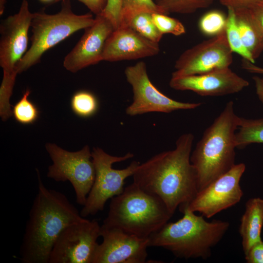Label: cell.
<instances>
[{"label":"cell","mask_w":263,"mask_h":263,"mask_svg":"<svg viewBox=\"0 0 263 263\" xmlns=\"http://www.w3.org/2000/svg\"><path fill=\"white\" fill-rule=\"evenodd\" d=\"M194 139L191 133L180 135L175 149L140 163L132 175L134 184L161 199L172 215L198 192L196 173L190 162Z\"/></svg>","instance_id":"1"},{"label":"cell","mask_w":263,"mask_h":263,"mask_svg":"<svg viewBox=\"0 0 263 263\" xmlns=\"http://www.w3.org/2000/svg\"><path fill=\"white\" fill-rule=\"evenodd\" d=\"M38 190L33 202L19 250L23 263H49L54 244L62 231L83 220L67 196L48 188L36 169Z\"/></svg>","instance_id":"2"},{"label":"cell","mask_w":263,"mask_h":263,"mask_svg":"<svg viewBox=\"0 0 263 263\" xmlns=\"http://www.w3.org/2000/svg\"><path fill=\"white\" fill-rule=\"evenodd\" d=\"M239 119L233 102H228L191 152L190 162L196 173L198 192L235 165Z\"/></svg>","instance_id":"3"},{"label":"cell","mask_w":263,"mask_h":263,"mask_svg":"<svg viewBox=\"0 0 263 263\" xmlns=\"http://www.w3.org/2000/svg\"><path fill=\"white\" fill-rule=\"evenodd\" d=\"M183 216L167 222L148 238L149 246L161 247L175 257L188 259L210 257L212 248L222 240L229 227L227 221H207L203 215L185 207Z\"/></svg>","instance_id":"4"},{"label":"cell","mask_w":263,"mask_h":263,"mask_svg":"<svg viewBox=\"0 0 263 263\" xmlns=\"http://www.w3.org/2000/svg\"><path fill=\"white\" fill-rule=\"evenodd\" d=\"M172 215L161 199L132 183L111 199L107 216L101 225L148 239Z\"/></svg>","instance_id":"5"},{"label":"cell","mask_w":263,"mask_h":263,"mask_svg":"<svg viewBox=\"0 0 263 263\" xmlns=\"http://www.w3.org/2000/svg\"><path fill=\"white\" fill-rule=\"evenodd\" d=\"M61 10L55 14L43 11L33 13L31 24V44L16 69L20 74L40 62L43 54L60 42L81 29L92 26L95 18L90 13L75 14L70 0L62 1Z\"/></svg>","instance_id":"6"},{"label":"cell","mask_w":263,"mask_h":263,"mask_svg":"<svg viewBox=\"0 0 263 263\" xmlns=\"http://www.w3.org/2000/svg\"><path fill=\"white\" fill-rule=\"evenodd\" d=\"M133 156V154L130 152L123 156H113L99 147L93 148L92 157L95 176L86 202L80 211L83 217L94 215L103 210L109 199L123 191L125 180L133 175L140 163L133 161L127 167L120 169H113V165Z\"/></svg>","instance_id":"7"},{"label":"cell","mask_w":263,"mask_h":263,"mask_svg":"<svg viewBox=\"0 0 263 263\" xmlns=\"http://www.w3.org/2000/svg\"><path fill=\"white\" fill-rule=\"evenodd\" d=\"M53 164L48 167L47 176L56 182L69 181L75 192L76 203L83 206L94 184L95 171L89 146L71 152L56 145H45Z\"/></svg>","instance_id":"8"},{"label":"cell","mask_w":263,"mask_h":263,"mask_svg":"<svg viewBox=\"0 0 263 263\" xmlns=\"http://www.w3.org/2000/svg\"><path fill=\"white\" fill-rule=\"evenodd\" d=\"M124 73L133 92V101L125 111L129 116L149 113H170L177 110H192L202 104L177 101L161 92L150 80L146 65L143 61L128 66Z\"/></svg>","instance_id":"9"},{"label":"cell","mask_w":263,"mask_h":263,"mask_svg":"<svg viewBox=\"0 0 263 263\" xmlns=\"http://www.w3.org/2000/svg\"><path fill=\"white\" fill-rule=\"evenodd\" d=\"M100 228L97 221L86 218L68 226L55 242L49 263H92Z\"/></svg>","instance_id":"10"},{"label":"cell","mask_w":263,"mask_h":263,"mask_svg":"<svg viewBox=\"0 0 263 263\" xmlns=\"http://www.w3.org/2000/svg\"><path fill=\"white\" fill-rule=\"evenodd\" d=\"M245 168L244 163L235 164L226 172L198 191L189 204L182 209L186 207L209 218L235 205L243 195L240 182Z\"/></svg>","instance_id":"11"},{"label":"cell","mask_w":263,"mask_h":263,"mask_svg":"<svg viewBox=\"0 0 263 263\" xmlns=\"http://www.w3.org/2000/svg\"><path fill=\"white\" fill-rule=\"evenodd\" d=\"M225 31L184 51L176 60L171 77L200 75L229 67L233 62Z\"/></svg>","instance_id":"12"},{"label":"cell","mask_w":263,"mask_h":263,"mask_svg":"<svg viewBox=\"0 0 263 263\" xmlns=\"http://www.w3.org/2000/svg\"><path fill=\"white\" fill-rule=\"evenodd\" d=\"M33 17L28 1L23 0L19 12L2 21L0 66L3 72H17L16 65L27 52L28 32Z\"/></svg>","instance_id":"13"},{"label":"cell","mask_w":263,"mask_h":263,"mask_svg":"<svg viewBox=\"0 0 263 263\" xmlns=\"http://www.w3.org/2000/svg\"><path fill=\"white\" fill-rule=\"evenodd\" d=\"M100 237L92 263L147 262L148 238H139L119 229L101 225Z\"/></svg>","instance_id":"14"},{"label":"cell","mask_w":263,"mask_h":263,"mask_svg":"<svg viewBox=\"0 0 263 263\" xmlns=\"http://www.w3.org/2000/svg\"><path fill=\"white\" fill-rule=\"evenodd\" d=\"M84 33L72 50L65 56L63 66L72 73L103 60L107 39L114 28L103 15H96L94 23L84 29Z\"/></svg>","instance_id":"15"},{"label":"cell","mask_w":263,"mask_h":263,"mask_svg":"<svg viewBox=\"0 0 263 263\" xmlns=\"http://www.w3.org/2000/svg\"><path fill=\"white\" fill-rule=\"evenodd\" d=\"M169 85L176 90L217 96L237 93L247 87L249 82L228 67L200 75L171 77Z\"/></svg>","instance_id":"16"},{"label":"cell","mask_w":263,"mask_h":263,"mask_svg":"<svg viewBox=\"0 0 263 263\" xmlns=\"http://www.w3.org/2000/svg\"><path fill=\"white\" fill-rule=\"evenodd\" d=\"M159 51V43L145 38L128 25H120L106 41L103 60L137 59L155 56Z\"/></svg>","instance_id":"17"},{"label":"cell","mask_w":263,"mask_h":263,"mask_svg":"<svg viewBox=\"0 0 263 263\" xmlns=\"http://www.w3.org/2000/svg\"><path fill=\"white\" fill-rule=\"evenodd\" d=\"M263 226V199L250 198L245 204V211L241 217L239 230L244 254L253 244L262 240Z\"/></svg>","instance_id":"18"},{"label":"cell","mask_w":263,"mask_h":263,"mask_svg":"<svg viewBox=\"0 0 263 263\" xmlns=\"http://www.w3.org/2000/svg\"><path fill=\"white\" fill-rule=\"evenodd\" d=\"M234 10L243 43L255 60L263 51L261 31L248 8Z\"/></svg>","instance_id":"19"},{"label":"cell","mask_w":263,"mask_h":263,"mask_svg":"<svg viewBox=\"0 0 263 263\" xmlns=\"http://www.w3.org/2000/svg\"><path fill=\"white\" fill-rule=\"evenodd\" d=\"M253 143H263V118L240 117L236 132V148L242 149Z\"/></svg>","instance_id":"20"},{"label":"cell","mask_w":263,"mask_h":263,"mask_svg":"<svg viewBox=\"0 0 263 263\" xmlns=\"http://www.w3.org/2000/svg\"><path fill=\"white\" fill-rule=\"evenodd\" d=\"M227 10L225 32L229 46L233 53H236L243 59L254 63L255 60L243 43L236 23L234 10L231 8H227Z\"/></svg>","instance_id":"21"},{"label":"cell","mask_w":263,"mask_h":263,"mask_svg":"<svg viewBox=\"0 0 263 263\" xmlns=\"http://www.w3.org/2000/svg\"><path fill=\"white\" fill-rule=\"evenodd\" d=\"M142 12L164 14L153 0H122L120 25H128L136 15Z\"/></svg>","instance_id":"22"},{"label":"cell","mask_w":263,"mask_h":263,"mask_svg":"<svg viewBox=\"0 0 263 263\" xmlns=\"http://www.w3.org/2000/svg\"><path fill=\"white\" fill-rule=\"evenodd\" d=\"M154 1L165 14L170 13L188 14L209 6L213 0H155Z\"/></svg>","instance_id":"23"},{"label":"cell","mask_w":263,"mask_h":263,"mask_svg":"<svg viewBox=\"0 0 263 263\" xmlns=\"http://www.w3.org/2000/svg\"><path fill=\"white\" fill-rule=\"evenodd\" d=\"M70 105L73 113L81 118L93 116L99 107L96 97L86 91H79L75 93L71 98Z\"/></svg>","instance_id":"24"},{"label":"cell","mask_w":263,"mask_h":263,"mask_svg":"<svg viewBox=\"0 0 263 263\" xmlns=\"http://www.w3.org/2000/svg\"><path fill=\"white\" fill-rule=\"evenodd\" d=\"M152 15L149 12L139 13L132 18L128 25L148 39L159 43L163 35L154 24Z\"/></svg>","instance_id":"25"},{"label":"cell","mask_w":263,"mask_h":263,"mask_svg":"<svg viewBox=\"0 0 263 263\" xmlns=\"http://www.w3.org/2000/svg\"><path fill=\"white\" fill-rule=\"evenodd\" d=\"M30 93L29 89L26 90L22 97L13 106L12 114L15 119L23 125L33 124L39 114L37 106L28 99Z\"/></svg>","instance_id":"26"},{"label":"cell","mask_w":263,"mask_h":263,"mask_svg":"<svg viewBox=\"0 0 263 263\" xmlns=\"http://www.w3.org/2000/svg\"><path fill=\"white\" fill-rule=\"evenodd\" d=\"M227 16L220 11L211 10L204 14L199 21L201 32L208 36L214 37L225 31Z\"/></svg>","instance_id":"27"},{"label":"cell","mask_w":263,"mask_h":263,"mask_svg":"<svg viewBox=\"0 0 263 263\" xmlns=\"http://www.w3.org/2000/svg\"><path fill=\"white\" fill-rule=\"evenodd\" d=\"M17 74V72H3L0 87V115L3 121L7 120L13 115L10 98Z\"/></svg>","instance_id":"28"},{"label":"cell","mask_w":263,"mask_h":263,"mask_svg":"<svg viewBox=\"0 0 263 263\" xmlns=\"http://www.w3.org/2000/svg\"><path fill=\"white\" fill-rule=\"evenodd\" d=\"M152 17L154 24L163 35L170 34L177 36L186 32L185 28L181 21L168 15L153 13Z\"/></svg>","instance_id":"29"},{"label":"cell","mask_w":263,"mask_h":263,"mask_svg":"<svg viewBox=\"0 0 263 263\" xmlns=\"http://www.w3.org/2000/svg\"><path fill=\"white\" fill-rule=\"evenodd\" d=\"M122 0H107L106 6L101 15L108 19L114 30L119 26Z\"/></svg>","instance_id":"30"},{"label":"cell","mask_w":263,"mask_h":263,"mask_svg":"<svg viewBox=\"0 0 263 263\" xmlns=\"http://www.w3.org/2000/svg\"><path fill=\"white\" fill-rule=\"evenodd\" d=\"M244 255L247 263H263V241L253 244Z\"/></svg>","instance_id":"31"},{"label":"cell","mask_w":263,"mask_h":263,"mask_svg":"<svg viewBox=\"0 0 263 263\" xmlns=\"http://www.w3.org/2000/svg\"><path fill=\"white\" fill-rule=\"evenodd\" d=\"M64 0H56L55 2ZM83 3L91 11L96 15H100L104 10L107 0H78Z\"/></svg>","instance_id":"32"},{"label":"cell","mask_w":263,"mask_h":263,"mask_svg":"<svg viewBox=\"0 0 263 263\" xmlns=\"http://www.w3.org/2000/svg\"><path fill=\"white\" fill-rule=\"evenodd\" d=\"M248 8L256 21L263 38V0H259Z\"/></svg>","instance_id":"33"},{"label":"cell","mask_w":263,"mask_h":263,"mask_svg":"<svg viewBox=\"0 0 263 263\" xmlns=\"http://www.w3.org/2000/svg\"><path fill=\"white\" fill-rule=\"evenodd\" d=\"M219 2L227 8L234 10L248 8L259 0H218Z\"/></svg>","instance_id":"34"},{"label":"cell","mask_w":263,"mask_h":263,"mask_svg":"<svg viewBox=\"0 0 263 263\" xmlns=\"http://www.w3.org/2000/svg\"><path fill=\"white\" fill-rule=\"evenodd\" d=\"M242 68L249 73L263 75V68L259 67L250 61L243 59Z\"/></svg>","instance_id":"35"},{"label":"cell","mask_w":263,"mask_h":263,"mask_svg":"<svg viewBox=\"0 0 263 263\" xmlns=\"http://www.w3.org/2000/svg\"><path fill=\"white\" fill-rule=\"evenodd\" d=\"M254 81L256 94L259 100L263 103V76H254L253 77Z\"/></svg>","instance_id":"36"},{"label":"cell","mask_w":263,"mask_h":263,"mask_svg":"<svg viewBox=\"0 0 263 263\" xmlns=\"http://www.w3.org/2000/svg\"><path fill=\"white\" fill-rule=\"evenodd\" d=\"M6 2V0H0V14L1 15L4 9V4Z\"/></svg>","instance_id":"37"},{"label":"cell","mask_w":263,"mask_h":263,"mask_svg":"<svg viewBox=\"0 0 263 263\" xmlns=\"http://www.w3.org/2000/svg\"><path fill=\"white\" fill-rule=\"evenodd\" d=\"M39 0L44 2H49L52 1L53 0L55 1L56 0Z\"/></svg>","instance_id":"38"}]
</instances>
